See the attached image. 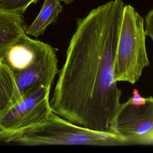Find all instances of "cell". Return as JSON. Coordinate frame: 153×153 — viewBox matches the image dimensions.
Listing matches in <instances>:
<instances>
[{
    "instance_id": "11",
    "label": "cell",
    "mask_w": 153,
    "mask_h": 153,
    "mask_svg": "<svg viewBox=\"0 0 153 153\" xmlns=\"http://www.w3.org/2000/svg\"><path fill=\"white\" fill-rule=\"evenodd\" d=\"M38 0H0V8L11 12L23 14L32 3Z\"/></svg>"
},
{
    "instance_id": "7",
    "label": "cell",
    "mask_w": 153,
    "mask_h": 153,
    "mask_svg": "<svg viewBox=\"0 0 153 153\" xmlns=\"http://www.w3.org/2000/svg\"><path fill=\"white\" fill-rule=\"evenodd\" d=\"M48 45L26 34L8 49L1 61L15 74L29 67Z\"/></svg>"
},
{
    "instance_id": "4",
    "label": "cell",
    "mask_w": 153,
    "mask_h": 153,
    "mask_svg": "<svg viewBox=\"0 0 153 153\" xmlns=\"http://www.w3.org/2000/svg\"><path fill=\"white\" fill-rule=\"evenodd\" d=\"M50 90L44 85L33 88L0 118V142H13L48 118Z\"/></svg>"
},
{
    "instance_id": "6",
    "label": "cell",
    "mask_w": 153,
    "mask_h": 153,
    "mask_svg": "<svg viewBox=\"0 0 153 153\" xmlns=\"http://www.w3.org/2000/svg\"><path fill=\"white\" fill-rule=\"evenodd\" d=\"M56 51L49 45L29 67L14 74L21 98L36 87H51L59 71Z\"/></svg>"
},
{
    "instance_id": "3",
    "label": "cell",
    "mask_w": 153,
    "mask_h": 153,
    "mask_svg": "<svg viewBox=\"0 0 153 153\" xmlns=\"http://www.w3.org/2000/svg\"><path fill=\"white\" fill-rule=\"evenodd\" d=\"M144 19L130 5L124 6L114 62L115 80L135 84L148 66Z\"/></svg>"
},
{
    "instance_id": "2",
    "label": "cell",
    "mask_w": 153,
    "mask_h": 153,
    "mask_svg": "<svg viewBox=\"0 0 153 153\" xmlns=\"http://www.w3.org/2000/svg\"><path fill=\"white\" fill-rule=\"evenodd\" d=\"M13 142L25 146L127 145L121 137L109 131H96L76 125L53 111L44 123L16 138Z\"/></svg>"
},
{
    "instance_id": "5",
    "label": "cell",
    "mask_w": 153,
    "mask_h": 153,
    "mask_svg": "<svg viewBox=\"0 0 153 153\" xmlns=\"http://www.w3.org/2000/svg\"><path fill=\"white\" fill-rule=\"evenodd\" d=\"M143 105H133L129 100L121 103L109 131L119 136L127 145L153 144V97Z\"/></svg>"
},
{
    "instance_id": "1",
    "label": "cell",
    "mask_w": 153,
    "mask_h": 153,
    "mask_svg": "<svg viewBox=\"0 0 153 153\" xmlns=\"http://www.w3.org/2000/svg\"><path fill=\"white\" fill-rule=\"evenodd\" d=\"M124 6L111 1L76 20L50 100L54 113L74 124L108 131L121 106L114 62Z\"/></svg>"
},
{
    "instance_id": "12",
    "label": "cell",
    "mask_w": 153,
    "mask_h": 153,
    "mask_svg": "<svg viewBox=\"0 0 153 153\" xmlns=\"http://www.w3.org/2000/svg\"><path fill=\"white\" fill-rule=\"evenodd\" d=\"M144 27L146 36H148L153 42V8L145 16Z\"/></svg>"
},
{
    "instance_id": "8",
    "label": "cell",
    "mask_w": 153,
    "mask_h": 153,
    "mask_svg": "<svg viewBox=\"0 0 153 153\" xmlns=\"http://www.w3.org/2000/svg\"><path fill=\"white\" fill-rule=\"evenodd\" d=\"M23 14L0 8V61L8 49L26 33Z\"/></svg>"
},
{
    "instance_id": "13",
    "label": "cell",
    "mask_w": 153,
    "mask_h": 153,
    "mask_svg": "<svg viewBox=\"0 0 153 153\" xmlns=\"http://www.w3.org/2000/svg\"><path fill=\"white\" fill-rule=\"evenodd\" d=\"M130 102L135 105H143L145 103V98L142 97L141 95L139 93V91L137 89H133V91L132 93V96L128 99Z\"/></svg>"
},
{
    "instance_id": "10",
    "label": "cell",
    "mask_w": 153,
    "mask_h": 153,
    "mask_svg": "<svg viewBox=\"0 0 153 153\" xmlns=\"http://www.w3.org/2000/svg\"><path fill=\"white\" fill-rule=\"evenodd\" d=\"M62 10L63 6L60 0H44L35 19L26 27V33L35 38L44 34L47 27L56 21Z\"/></svg>"
},
{
    "instance_id": "9",
    "label": "cell",
    "mask_w": 153,
    "mask_h": 153,
    "mask_svg": "<svg viewBox=\"0 0 153 153\" xmlns=\"http://www.w3.org/2000/svg\"><path fill=\"white\" fill-rule=\"evenodd\" d=\"M20 99L13 72L5 63L0 61V118Z\"/></svg>"
}]
</instances>
